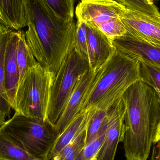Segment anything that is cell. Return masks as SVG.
<instances>
[{"instance_id": "obj_13", "label": "cell", "mask_w": 160, "mask_h": 160, "mask_svg": "<svg viewBox=\"0 0 160 160\" xmlns=\"http://www.w3.org/2000/svg\"><path fill=\"white\" fill-rule=\"evenodd\" d=\"M89 69L78 82L55 126L59 135L80 113L82 100L95 76Z\"/></svg>"}, {"instance_id": "obj_7", "label": "cell", "mask_w": 160, "mask_h": 160, "mask_svg": "<svg viewBox=\"0 0 160 160\" xmlns=\"http://www.w3.org/2000/svg\"><path fill=\"white\" fill-rule=\"evenodd\" d=\"M125 8L115 0H80L75 13L78 21L91 23L112 40L127 33L120 19Z\"/></svg>"}, {"instance_id": "obj_9", "label": "cell", "mask_w": 160, "mask_h": 160, "mask_svg": "<svg viewBox=\"0 0 160 160\" xmlns=\"http://www.w3.org/2000/svg\"><path fill=\"white\" fill-rule=\"evenodd\" d=\"M120 19L127 33L148 44L160 47V17L126 7Z\"/></svg>"}, {"instance_id": "obj_17", "label": "cell", "mask_w": 160, "mask_h": 160, "mask_svg": "<svg viewBox=\"0 0 160 160\" xmlns=\"http://www.w3.org/2000/svg\"><path fill=\"white\" fill-rule=\"evenodd\" d=\"M17 59L19 70L20 82L26 72L38 63L27 45L25 32L22 31H19Z\"/></svg>"}, {"instance_id": "obj_28", "label": "cell", "mask_w": 160, "mask_h": 160, "mask_svg": "<svg viewBox=\"0 0 160 160\" xmlns=\"http://www.w3.org/2000/svg\"><path fill=\"white\" fill-rule=\"evenodd\" d=\"M152 1H153V2H158V1H159V0H152Z\"/></svg>"}, {"instance_id": "obj_2", "label": "cell", "mask_w": 160, "mask_h": 160, "mask_svg": "<svg viewBox=\"0 0 160 160\" xmlns=\"http://www.w3.org/2000/svg\"><path fill=\"white\" fill-rule=\"evenodd\" d=\"M126 112L123 141L127 160H147L160 122V104L154 89L141 79L122 97Z\"/></svg>"}, {"instance_id": "obj_22", "label": "cell", "mask_w": 160, "mask_h": 160, "mask_svg": "<svg viewBox=\"0 0 160 160\" xmlns=\"http://www.w3.org/2000/svg\"><path fill=\"white\" fill-rule=\"evenodd\" d=\"M107 124L103 126L98 135L86 144L75 160H95L103 143L107 129Z\"/></svg>"}, {"instance_id": "obj_14", "label": "cell", "mask_w": 160, "mask_h": 160, "mask_svg": "<svg viewBox=\"0 0 160 160\" xmlns=\"http://www.w3.org/2000/svg\"><path fill=\"white\" fill-rule=\"evenodd\" d=\"M0 24L16 31L27 26L25 0H0Z\"/></svg>"}, {"instance_id": "obj_23", "label": "cell", "mask_w": 160, "mask_h": 160, "mask_svg": "<svg viewBox=\"0 0 160 160\" xmlns=\"http://www.w3.org/2000/svg\"><path fill=\"white\" fill-rule=\"evenodd\" d=\"M129 9L160 17L158 8L152 0H115Z\"/></svg>"}, {"instance_id": "obj_6", "label": "cell", "mask_w": 160, "mask_h": 160, "mask_svg": "<svg viewBox=\"0 0 160 160\" xmlns=\"http://www.w3.org/2000/svg\"><path fill=\"white\" fill-rule=\"evenodd\" d=\"M90 69L88 61L73 49L61 65L53 82L47 120L56 125L80 79Z\"/></svg>"}, {"instance_id": "obj_19", "label": "cell", "mask_w": 160, "mask_h": 160, "mask_svg": "<svg viewBox=\"0 0 160 160\" xmlns=\"http://www.w3.org/2000/svg\"><path fill=\"white\" fill-rule=\"evenodd\" d=\"M0 160H37L0 132Z\"/></svg>"}, {"instance_id": "obj_10", "label": "cell", "mask_w": 160, "mask_h": 160, "mask_svg": "<svg viewBox=\"0 0 160 160\" xmlns=\"http://www.w3.org/2000/svg\"><path fill=\"white\" fill-rule=\"evenodd\" d=\"M111 41L118 52L160 69V47L148 44L127 33Z\"/></svg>"}, {"instance_id": "obj_27", "label": "cell", "mask_w": 160, "mask_h": 160, "mask_svg": "<svg viewBox=\"0 0 160 160\" xmlns=\"http://www.w3.org/2000/svg\"><path fill=\"white\" fill-rule=\"evenodd\" d=\"M160 141V122L158 127V129H157V132H156V135L154 138V142H153V144L158 142Z\"/></svg>"}, {"instance_id": "obj_3", "label": "cell", "mask_w": 160, "mask_h": 160, "mask_svg": "<svg viewBox=\"0 0 160 160\" xmlns=\"http://www.w3.org/2000/svg\"><path fill=\"white\" fill-rule=\"evenodd\" d=\"M140 60L115 51L95 72L83 98L80 113L92 107L107 112L129 87L140 79Z\"/></svg>"}, {"instance_id": "obj_12", "label": "cell", "mask_w": 160, "mask_h": 160, "mask_svg": "<svg viewBox=\"0 0 160 160\" xmlns=\"http://www.w3.org/2000/svg\"><path fill=\"white\" fill-rule=\"evenodd\" d=\"M18 38L19 31L13 30L7 45L5 55V86L7 95L12 109L19 83V70L17 59Z\"/></svg>"}, {"instance_id": "obj_11", "label": "cell", "mask_w": 160, "mask_h": 160, "mask_svg": "<svg viewBox=\"0 0 160 160\" xmlns=\"http://www.w3.org/2000/svg\"><path fill=\"white\" fill-rule=\"evenodd\" d=\"M86 31L89 68L95 72L112 56L116 50L111 40L93 24L86 22Z\"/></svg>"}, {"instance_id": "obj_15", "label": "cell", "mask_w": 160, "mask_h": 160, "mask_svg": "<svg viewBox=\"0 0 160 160\" xmlns=\"http://www.w3.org/2000/svg\"><path fill=\"white\" fill-rule=\"evenodd\" d=\"M13 30L0 24V127L9 117L12 109L6 92L5 86L4 59L8 39Z\"/></svg>"}, {"instance_id": "obj_25", "label": "cell", "mask_w": 160, "mask_h": 160, "mask_svg": "<svg viewBox=\"0 0 160 160\" xmlns=\"http://www.w3.org/2000/svg\"><path fill=\"white\" fill-rule=\"evenodd\" d=\"M73 47L82 58L88 61L85 22H77Z\"/></svg>"}, {"instance_id": "obj_26", "label": "cell", "mask_w": 160, "mask_h": 160, "mask_svg": "<svg viewBox=\"0 0 160 160\" xmlns=\"http://www.w3.org/2000/svg\"><path fill=\"white\" fill-rule=\"evenodd\" d=\"M150 160H160V141L153 144Z\"/></svg>"}, {"instance_id": "obj_16", "label": "cell", "mask_w": 160, "mask_h": 160, "mask_svg": "<svg viewBox=\"0 0 160 160\" xmlns=\"http://www.w3.org/2000/svg\"><path fill=\"white\" fill-rule=\"evenodd\" d=\"M87 112L80 113L67 126L55 141L48 157L51 160L70 143L78 134L86 127Z\"/></svg>"}, {"instance_id": "obj_20", "label": "cell", "mask_w": 160, "mask_h": 160, "mask_svg": "<svg viewBox=\"0 0 160 160\" xmlns=\"http://www.w3.org/2000/svg\"><path fill=\"white\" fill-rule=\"evenodd\" d=\"M86 127L66 146L62 151L51 160H75L86 145Z\"/></svg>"}, {"instance_id": "obj_1", "label": "cell", "mask_w": 160, "mask_h": 160, "mask_svg": "<svg viewBox=\"0 0 160 160\" xmlns=\"http://www.w3.org/2000/svg\"><path fill=\"white\" fill-rule=\"evenodd\" d=\"M25 8L27 45L38 62L55 77L74 49L77 22L57 16L43 0H25Z\"/></svg>"}, {"instance_id": "obj_24", "label": "cell", "mask_w": 160, "mask_h": 160, "mask_svg": "<svg viewBox=\"0 0 160 160\" xmlns=\"http://www.w3.org/2000/svg\"><path fill=\"white\" fill-rule=\"evenodd\" d=\"M62 18L66 20L74 19L75 0H43Z\"/></svg>"}, {"instance_id": "obj_4", "label": "cell", "mask_w": 160, "mask_h": 160, "mask_svg": "<svg viewBox=\"0 0 160 160\" xmlns=\"http://www.w3.org/2000/svg\"><path fill=\"white\" fill-rule=\"evenodd\" d=\"M0 132L37 160H48L59 136L56 126L47 119L29 117L17 112L0 127Z\"/></svg>"}, {"instance_id": "obj_8", "label": "cell", "mask_w": 160, "mask_h": 160, "mask_svg": "<svg viewBox=\"0 0 160 160\" xmlns=\"http://www.w3.org/2000/svg\"><path fill=\"white\" fill-rule=\"evenodd\" d=\"M125 103L122 97L107 111L108 124L101 148L95 160H114L118 146L123 142L126 132Z\"/></svg>"}, {"instance_id": "obj_18", "label": "cell", "mask_w": 160, "mask_h": 160, "mask_svg": "<svg viewBox=\"0 0 160 160\" xmlns=\"http://www.w3.org/2000/svg\"><path fill=\"white\" fill-rule=\"evenodd\" d=\"M108 122L106 111L92 107L87 111L86 144L95 138Z\"/></svg>"}, {"instance_id": "obj_21", "label": "cell", "mask_w": 160, "mask_h": 160, "mask_svg": "<svg viewBox=\"0 0 160 160\" xmlns=\"http://www.w3.org/2000/svg\"><path fill=\"white\" fill-rule=\"evenodd\" d=\"M140 79L154 89L160 104V69L140 61Z\"/></svg>"}, {"instance_id": "obj_5", "label": "cell", "mask_w": 160, "mask_h": 160, "mask_svg": "<svg viewBox=\"0 0 160 160\" xmlns=\"http://www.w3.org/2000/svg\"><path fill=\"white\" fill-rule=\"evenodd\" d=\"M55 78L38 63L29 69L19 83L12 109L25 116L47 120Z\"/></svg>"}]
</instances>
